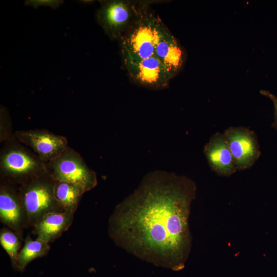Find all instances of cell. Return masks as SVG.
I'll return each mask as SVG.
<instances>
[{
  "label": "cell",
  "instance_id": "obj_1",
  "mask_svg": "<svg viewBox=\"0 0 277 277\" xmlns=\"http://www.w3.org/2000/svg\"><path fill=\"white\" fill-rule=\"evenodd\" d=\"M196 193L195 183L186 176L151 172L116 207L110 235L118 246L142 260L181 270L191 250L189 217Z\"/></svg>",
  "mask_w": 277,
  "mask_h": 277
},
{
  "label": "cell",
  "instance_id": "obj_2",
  "mask_svg": "<svg viewBox=\"0 0 277 277\" xmlns=\"http://www.w3.org/2000/svg\"><path fill=\"white\" fill-rule=\"evenodd\" d=\"M167 28L159 16L147 8L143 10L120 39L124 63L155 55L159 39Z\"/></svg>",
  "mask_w": 277,
  "mask_h": 277
},
{
  "label": "cell",
  "instance_id": "obj_3",
  "mask_svg": "<svg viewBox=\"0 0 277 277\" xmlns=\"http://www.w3.org/2000/svg\"><path fill=\"white\" fill-rule=\"evenodd\" d=\"M45 164L47 172L54 181L72 184L84 192L97 185L95 172L78 153L69 146L59 156Z\"/></svg>",
  "mask_w": 277,
  "mask_h": 277
},
{
  "label": "cell",
  "instance_id": "obj_4",
  "mask_svg": "<svg viewBox=\"0 0 277 277\" xmlns=\"http://www.w3.org/2000/svg\"><path fill=\"white\" fill-rule=\"evenodd\" d=\"M146 4L129 1L104 2L97 12L98 22L112 39H121Z\"/></svg>",
  "mask_w": 277,
  "mask_h": 277
},
{
  "label": "cell",
  "instance_id": "obj_5",
  "mask_svg": "<svg viewBox=\"0 0 277 277\" xmlns=\"http://www.w3.org/2000/svg\"><path fill=\"white\" fill-rule=\"evenodd\" d=\"M223 134L234 159L237 171L251 168L261 155L255 132L243 126H230Z\"/></svg>",
  "mask_w": 277,
  "mask_h": 277
},
{
  "label": "cell",
  "instance_id": "obj_6",
  "mask_svg": "<svg viewBox=\"0 0 277 277\" xmlns=\"http://www.w3.org/2000/svg\"><path fill=\"white\" fill-rule=\"evenodd\" d=\"M1 170L13 177H35L47 172L46 164L35 155L18 145L8 146L1 155Z\"/></svg>",
  "mask_w": 277,
  "mask_h": 277
},
{
  "label": "cell",
  "instance_id": "obj_7",
  "mask_svg": "<svg viewBox=\"0 0 277 277\" xmlns=\"http://www.w3.org/2000/svg\"><path fill=\"white\" fill-rule=\"evenodd\" d=\"M14 136L30 147L45 163L57 157L68 147L65 137L43 129L17 131Z\"/></svg>",
  "mask_w": 277,
  "mask_h": 277
},
{
  "label": "cell",
  "instance_id": "obj_8",
  "mask_svg": "<svg viewBox=\"0 0 277 277\" xmlns=\"http://www.w3.org/2000/svg\"><path fill=\"white\" fill-rule=\"evenodd\" d=\"M35 176L22 191L21 200L30 217L37 219L54 210L58 205L54 194V183Z\"/></svg>",
  "mask_w": 277,
  "mask_h": 277
},
{
  "label": "cell",
  "instance_id": "obj_9",
  "mask_svg": "<svg viewBox=\"0 0 277 277\" xmlns=\"http://www.w3.org/2000/svg\"><path fill=\"white\" fill-rule=\"evenodd\" d=\"M124 64L130 77L145 87H166L174 76L155 54L141 61Z\"/></svg>",
  "mask_w": 277,
  "mask_h": 277
},
{
  "label": "cell",
  "instance_id": "obj_10",
  "mask_svg": "<svg viewBox=\"0 0 277 277\" xmlns=\"http://www.w3.org/2000/svg\"><path fill=\"white\" fill-rule=\"evenodd\" d=\"M211 170L221 176L229 177L237 171L235 163L223 133L216 132L204 147Z\"/></svg>",
  "mask_w": 277,
  "mask_h": 277
},
{
  "label": "cell",
  "instance_id": "obj_11",
  "mask_svg": "<svg viewBox=\"0 0 277 277\" xmlns=\"http://www.w3.org/2000/svg\"><path fill=\"white\" fill-rule=\"evenodd\" d=\"M155 55L173 76L182 68L185 59L183 48L167 28L159 39Z\"/></svg>",
  "mask_w": 277,
  "mask_h": 277
},
{
  "label": "cell",
  "instance_id": "obj_12",
  "mask_svg": "<svg viewBox=\"0 0 277 277\" xmlns=\"http://www.w3.org/2000/svg\"><path fill=\"white\" fill-rule=\"evenodd\" d=\"M72 219V214L67 212L46 214L36 226L37 239L46 243L53 240L68 227Z\"/></svg>",
  "mask_w": 277,
  "mask_h": 277
},
{
  "label": "cell",
  "instance_id": "obj_13",
  "mask_svg": "<svg viewBox=\"0 0 277 277\" xmlns=\"http://www.w3.org/2000/svg\"><path fill=\"white\" fill-rule=\"evenodd\" d=\"M84 193L80 187L75 185L55 181L54 196L58 204L65 212L72 214L75 211Z\"/></svg>",
  "mask_w": 277,
  "mask_h": 277
},
{
  "label": "cell",
  "instance_id": "obj_14",
  "mask_svg": "<svg viewBox=\"0 0 277 277\" xmlns=\"http://www.w3.org/2000/svg\"><path fill=\"white\" fill-rule=\"evenodd\" d=\"M0 216L6 224L12 227L18 225L22 217L21 205L16 196L10 191L1 188Z\"/></svg>",
  "mask_w": 277,
  "mask_h": 277
},
{
  "label": "cell",
  "instance_id": "obj_15",
  "mask_svg": "<svg viewBox=\"0 0 277 277\" xmlns=\"http://www.w3.org/2000/svg\"><path fill=\"white\" fill-rule=\"evenodd\" d=\"M48 249V243L38 239L32 240L28 238L23 248L18 254L16 262L18 268L23 271L29 263L45 255Z\"/></svg>",
  "mask_w": 277,
  "mask_h": 277
},
{
  "label": "cell",
  "instance_id": "obj_16",
  "mask_svg": "<svg viewBox=\"0 0 277 277\" xmlns=\"http://www.w3.org/2000/svg\"><path fill=\"white\" fill-rule=\"evenodd\" d=\"M0 243L9 255L12 262L16 264L19 242L16 235L11 231L5 230L1 232Z\"/></svg>",
  "mask_w": 277,
  "mask_h": 277
},
{
  "label": "cell",
  "instance_id": "obj_17",
  "mask_svg": "<svg viewBox=\"0 0 277 277\" xmlns=\"http://www.w3.org/2000/svg\"><path fill=\"white\" fill-rule=\"evenodd\" d=\"M260 94L269 98L272 102L274 107L273 120L271 124V127L277 130V96L268 90H261Z\"/></svg>",
  "mask_w": 277,
  "mask_h": 277
}]
</instances>
